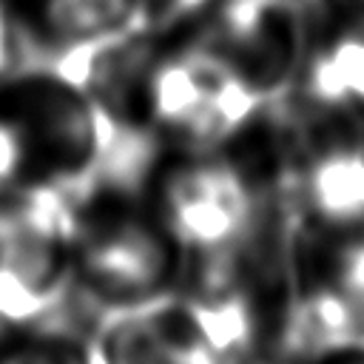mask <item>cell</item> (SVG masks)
<instances>
[{
  "label": "cell",
  "instance_id": "4fadbf2b",
  "mask_svg": "<svg viewBox=\"0 0 364 364\" xmlns=\"http://www.w3.org/2000/svg\"><path fill=\"white\" fill-rule=\"evenodd\" d=\"M239 364H287V361H279V358H267V355H250Z\"/></svg>",
  "mask_w": 364,
  "mask_h": 364
},
{
  "label": "cell",
  "instance_id": "7a4b0ae2",
  "mask_svg": "<svg viewBox=\"0 0 364 364\" xmlns=\"http://www.w3.org/2000/svg\"><path fill=\"white\" fill-rule=\"evenodd\" d=\"M117 139L105 114L54 71L0 77V196L71 193Z\"/></svg>",
  "mask_w": 364,
  "mask_h": 364
},
{
  "label": "cell",
  "instance_id": "ba28073f",
  "mask_svg": "<svg viewBox=\"0 0 364 364\" xmlns=\"http://www.w3.org/2000/svg\"><path fill=\"white\" fill-rule=\"evenodd\" d=\"M290 97L321 105L364 114V34L347 31L316 48L296 71V88Z\"/></svg>",
  "mask_w": 364,
  "mask_h": 364
},
{
  "label": "cell",
  "instance_id": "52a82bcc",
  "mask_svg": "<svg viewBox=\"0 0 364 364\" xmlns=\"http://www.w3.org/2000/svg\"><path fill=\"white\" fill-rule=\"evenodd\" d=\"M91 333L100 364H236L179 296L102 316Z\"/></svg>",
  "mask_w": 364,
  "mask_h": 364
},
{
  "label": "cell",
  "instance_id": "3957f363",
  "mask_svg": "<svg viewBox=\"0 0 364 364\" xmlns=\"http://www.w3.org/2000/svg\"><path fill=\"white\" fill-rule=\"evenodd\" d=\"M139 188L185 256L239 247L262 213L284 202L270 196L230 142L208 148H154Z\"/></svg>",
  "mask_w": 364,
  "mask_h": 364
},
{
  "label": "cell",
  "instance_id": "8fae6325",
  "mask_svg": "<svg viewBox=\"0 0 364 364\" xmlns=\"http://www.w3.org/2000/svg\"><path fill=\"white\" fill-rule=\"evenodd\" d=\"M301 364H364V341L361 338H347V341L318 347Z\"/></svg>",
  "mask_w": 364,
  "mask_h": 364
},
{
  "label": "cell",
  "instance_id": "277c9868",
  "mask_svg": "<svg viewBox=\"0 0 364 364\" xmlns=\"http://www.w3.org/2000/svg\"><path fill=\"white\" fill-rule=\"evenodd\" d=\"M276 102L293 216L307 222L364 216V114L310 105L290 94Z\"/></svg>",
  "mask_w": 364,
  "mask_h": 364
},
{
  "label": "cell",
  "instance_id": "8992f818",
  "mask_svg": "<svg viewBox=\"0 0 364 364\" xmlns=\"http://www.w3.org/2000/svg\"><path fill=\"white\" fill-rule=\"evenodd\" d=\"M296 310L304 344L364 341V216L307 222L293 216Z\"/></svg>",
  "mask_w": 364,
  "mask_h": 364
},
{
  "label": "cell",
  "instance_id": "9c48e42d",
  "mask_svg": "<svg viewBox=\"0 0 364 364\" xmlns=\"http://www.w3.org/2000/svg\"><path fill=\"white\" fill-rule=\"evenodd\" d=\"M0 364H100L91 327L60 321L57 316L20 327L0 353Z\"/></svg>",
  "mask_w": 364,
  "mask_h": 364
},
{
  "label": "cell",
  "instance_id": "7c38bea8",
  "mask_svg": "<svg viewBox=\"0 0 364 364\" xmlns=\"http://www.w3.org/2000/svg\"><path fill=\"white\" fill-rule=\"evenodd\" d=\"M17 330H20V327H14V324H9V321H3V318H0V353H3V350H6V344L14 338V333H17Z\"/></svg>",
  "mask_w": 364,
  "mask_h": 364
},
{
  "label": "cell",
  "instance_id": "30bf717a",
  "mask_svg": "<svg viewBox=\"0 0 364 364\" xmlns=\"http://www.w3.org/2000/svg\"><path fill=\"white\" fill-rule=\"evenodd\" d=\"M139 14V0H48L46 26L68 46L114 31H128L134 26L131 20Z\"/></svg>",
  "mask_w": 364,
  "mask_h": 364
},
{
  "label": "cell",
  "instance_id": "6da1fadb",
  "mask_svg": "<svg viewBox=\"0 0 364 364\" xmlns=\"http://www.w3.org/2000/svg\"><path fill=\"white\" fill-rule=\"evenodd\" d=\"M136 165H105L68 193L71 296L94 324L176 293L185 253L139 188Z\"/></svg>",
  "mask_w": 364,
  "mask_h": 364
},
{
  "label": "cell",
  "instance_id": "5b68a950",
  "mask_svg": "<svg viewBox=\"0 0 364 364\" xmlns=\"http://www.w3.org/2000/svg\"><path fill=\"white\" fill-rule=\"evenodd\" d=\"M71 296L68 193L0 196V318L31 327Z\"/></svg>",
  "mask_w": 364,
  "mask_h": 364
}]
</instances>
